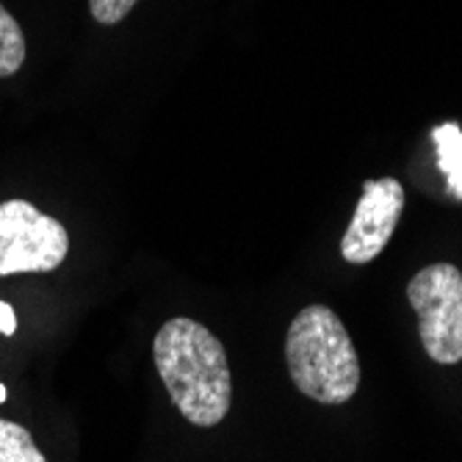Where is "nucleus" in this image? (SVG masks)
I'll list each match as a JSON object with an SVG mask.
<instances>
[{
    "instance_id": "7ed1b4c3",
    "label": "nucleus",
    "mask_w": 462,
    "mask_h": 462,
    "mask_svg": "<svg viewBox=\"0 0 462 462\" xmlns=\"http://www.w3.org/2000/svg\"><path fill=\"white\" fill-rule=\"evenodd\" d=\"M407 300L427 355L440 365H457L462 360V272L451 263L421 269L407 285Z\"/></svg>"
},
{
    "instance_id": "9d476101",
    "label": "nucleus",
    "mask_w": 462,
    "mask_h": 462,
    "mask_svg": "<svg viewBox=\"0 0 462 462\" xmlns=\"http://www.w3.org/2000/svg\"><path fill=\"white\" fill-rule=\"evenodd\" d=\"M17 332V313L9 302L0 300V335H14Z\"/></svg>"
},
{
    "instance_id": "6e6552de",
    "label": "nucleus",
    "mask_w": 462,
    "mask_h": 462,
    "mask_svg": "<svg viewBox=\"0 0 462 462\" xmlns=\"http://www.w3.org/2000/svg\"><path fill=\"white\" fill-rule=\"evenodd\" d=\"M0 462H48V459L36 448L25 427L0 418Z\"/></svg>"
},
{
    "instance_id": "f257e3e1",
    "label": "nucleus",
    "mask_w": 462,
    "mask_h": 462,
    "mask_svg": "<svg viewBox=\"0 0 462 462\" xmlns=\"http://www.w3.org/2000/svg\"><path fill=\"white\" fill-rule=\"evenodd\" d=\"M152 357L163 388L189 424H222L233 402V376L222 341L194 319H170L155 335Z\"/></svg>"
},
{
    "instance_id": "423d86ee",
    "label": "nucleus",
    "mask_w": 462,
    "mask_h": 462,
    "mask_svg": "<svg viewBox=\"0 0 462 462\" xmlns=\"http://www.w3.org/2000/svg\"><path fill=\"white\" fill-rule=\"evenodd\" d=\"M440 172L448 180V194L462 199V128L454 122H443L432 131Z\"/></svg>"
},
{
    "instance_id": "20e7f679",
    "label": "nucleus",
    "mask_w": 462,
    "mask_h": 462,
    "mask_svg": "<svg viewBox=\"0 0 462 462\" xmlns=\"http://www.w3.org/2000/svg\"><path fill=\"white\" fill-rule=\"evenodd\" d=\"M69 252L67 227L25 199L0 202V277L56 272Z\"/></svg>"
},
{
    "instance_id": "39448f33",
    "label": "nucleus",
    "mask_w": 462,
    "mask_h": 462,
    "mask_svg": "<svg viewBox=\"0 0 462 462\" xmlns=\"http://www.w3.org/2000/svg\"><path fill=\"white\" fill-rule=\"evenodd\" d=\"M404 208V189L396 178L365 180L355 217L341 238V255L349 263H371L388 246Z\"/></svg>"
},
{
    "instance_id": "9b49d317",
    "label": "nucleus",
    "mask_w": 462,
    "mask_h": 462,
    "mask_svg": "<svg viewBox=\"0 0 462 462\" xmlns=\"http://www.w3.org/2000/svg\"><path fill=\"white\" fill-rule=\"evenodd\" d=\"M4 402H6V388L0 385V404H4Z\"/></svg>"
},
{
    "instance_id": "f03ea898",
    "label": "nucleus",
    "mask_w": 462,
    "mask_h": 462,
    "mask_svg": "<svg viewBox=\"0 0 462 462\" xmlns=\"http://www.w3.org/2000/svg\"><path fill=\"white\" fill-rule=\"evenodd\" d=\"M288 374L300 393L321 404H344L360 388V360L344 321L327 305H308L285 335Z\"/></svg>"
},
{
    "instance_id": "0eeeda50",
    "label": "nucleus",
    "mask_w": 462,
    "mask_h": 462,
    "mask_svg": "<svg viewBox=\"0 0 462 462\" xmlns=\"http://www.w3.org/2000/svg\"><path fill=\"white\" fill-rule=\"evenodd\" d=\"M25 61V36L20 23L0 4V78H12Z\"/></svg>"
},
{
    "instance_id": "1a4fd4ad",
    "label": "nucleus",
    "mask_w": 462,
    "mask_h": 462,
    "mask_svg": "<svg viewBox=\"0 0 462 462\" xmlns=\"http://www.w3.org/2000/svg\"><path fill=\"white\" fill-rule=\"evenodd\" d=\"M139 0H89V12L97 23L103 25H116L119 20H125Z\"/></svg>"
}]
</instances>
